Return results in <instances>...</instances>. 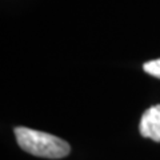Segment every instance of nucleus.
I'll use <instances>...</instances> for the list:
<instances>
[{"mask_svg": "<svg viewBox=\"0 0 160 160\" xmlns=\"http://www.w3.org/2000/svg\"><path fill=\"white\" fill-rule=\"evenodd\" d=\"M16 140L22 149L26 152L40 158L47 159H62L67 156L71 151V147L67 142L60 138L36 129L16 127L15 128Z\"/></svg>", "mask_w": 160, "mask_h": 160, "instance_id": "1", "label": "nucleus"}, {"mask_svg": "<svg viewBox=\"0 0 160 160\" xmlns=\"http://www.w3.org/2000/svg\"><path fill=\"white\" fill-rule=\"evenodd\" d=\"M140 133L155 142H160V104L148 108L140 120Z\"/></svg>", "mask_w": 160, "mask_h": 160, "instance_id": "2", "label": "nucleus"}, {"mask_svg": "<svg viewBox=\"0 0 160 160\" xmlns=\"http://www.w3.org/2000/svg\"><path fill=\"white\" fill-rule=\"evenodd\" d=\"M143 68H144V71H146L147 73H149V75H152V76L160 79V59L151 60V62L146 63L143 66Z\"/></svg>", "mask_w": 160, "mask_h": 160, "instance_id": "3", "label": "nucleus"}]
</instances>
